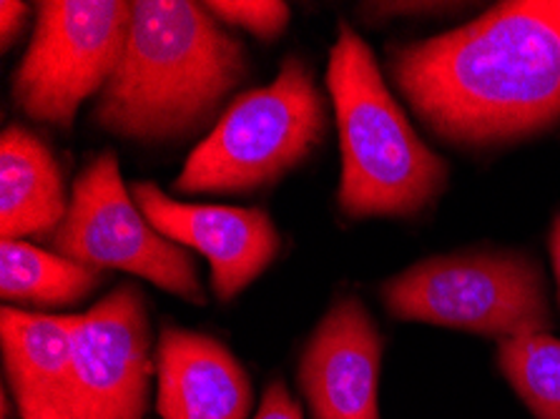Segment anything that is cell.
<instances>
[{
  "mask_svg": "<svg viewBox=\"0 0 560 419\" xmlns=\"http://www.w3.org/2000/svg\"><path fill=\"white\" fill-rule=\"evenodd\" d=\"M389 79L432 133L488 149L560 121V0L498 3L460 28L387 50Z\"/></svg>",
  "mask_w": 560,
  "mask_h": 419,
  "instance_id": "cell-1",
  "label": "cell"
},
{
  "mask_svg": "<svg viewBox=\"0 0 560 419\" xmlns=\"http://www.w3.org/2000/svg\"><path fill=\"white\" fill-rule=\"evenodd\" d=\"M247 79L242 40L207 5L139 0L121 61L98 93L91 124L129 141H172L197 131Z\"/></svg>",
  "mask_w": 560,
  "mask_h": 419,
  "instance_id": "cell-2",
  "label": "cell"
},
{
  "mask_svg": "<svg viewBox=\"0 0 560 419\" xmlns=\"http://www.w3.org/2000/svg\"><path fill=\"white\" fill-rule=\"evenodd\" d=\"M327 89L342 149L337 203L352 219L412 217L447 186V161L415 133L385 83L372 48L339 25L329 50Z\"/></svg>",
  "mask_w": 560,
  "mask_h": 419,
  "instance_id": "cell-3",
  "label": "cell"
},
{
  "mask_svg": "<svg viewBox=\"0 0 560 419\" xmlns=\"http://www.w3.org/2000/svg\"><path fill=\"white\" fill-rule=\"evenodd\" d=\"M327 131V104L300 56H287L271 83L242 93L189 153L174 189L247 194L300 166Z\"/></svg>",
  "mask_w": 560,
  "mask_h": 419,
  "instance_id": "cell-4",
  "label": "cell"
},
{
  "mask_svg": "<svg viewBox=\"0 0 560 419\" xmlns=\"http://www.w3.org/2000/svg\"><path fill=\"white\" fill-rule=\"evenodd\" d=\"M395 319L513 339L546 335L550 324L540 264L517 252L432 256L382 284Z\"/></svg>",
  "mask_w": 560,
  "mask_h": 419,
  "instance_id": "cell-5",
  "label": "cell"
},
{
  "mask_svg": "<svg viewBox=\"0 0 560 419\" xmlns=\"http://www.w3.org/2000/svg\"><path fill=\"white\" fill-rule=\"evenodd\" d=\"M19 71L13 101L31 121L73 126L81 104L112 81L129 38L133 3L46 0Z\"/></svg>",
  "mask_w": 560,
  "mask_h": 419,
  "instance_id": "cell-6",
  "label": "cell"
},
{
  "mask_svg": "<svg viewBox=\"0 0 560 419\" xmlns=\"http://www.w3.org/2000/svg\"><path fill=\"white\" fill-rule=\"evenodd\" d=\"M48 242L56 254L83 267L133 273L186 302L207 304L189 252L161 236L136 207L114 151L101 153L81 171L66 219Z\"/></svg>",
  "mask_w": 560,
  "mask_h": 419,
  "instance_id": "cell-7",
  "label": "cell"
},
{
  "mask_svg": "<svg viewBox=\"0 0 560 419\" xmlns=\"http://www.w3.org/2000/svg\"><path fill=\"white\" fill-rule=\"evenodd\" d=\"M79 419H147L156 352L147 296L118 284L86 314H73Z\"/></svg>",
  "mask_w": 560,
  "mask_h": 419,
  "instance_id": "cell-8",
  "label": "cell"
},
{
  "mask_svg": "<svg viewBox=\"0 0 560 419\" xmlns=\"http://www.w3.org/2000/svg\"><path fill=\"white\" fill-rule=\"evenodd\" d=\"M131 196L161 236L189 246L209 261L211 292L232 302L277 259L279 231L261 209L182 203L151 182H136Z\"/></svg>",
  "mask_w": 560,
  "mask_h": 419,
  "instance_id": "cell-9",
  "label": "cell"
},
{
  "mask_svg": "<svg viewBox=\"0 0 560 419\" xmlns=\"http://www.w3.org/2000/svg\"><path fill=\"white\" fill-rule=\"evenodd\" d=\"M382 335L358 296H342L304 347L296 380L312 419H380Z\"/></svg>",
  "mask_w": 560,
  "mask_h": 419,
  "instance_id": "cell-10",
  "label": "cell"
},
{
  "mask_svg": "<svg viewBox=\"0 0 560 419\" xmlns=\"http://www.w3.org/2000/svg\"><path fill=\"white\" fill-rule=\"evenodd\" d=\"M252 384L222 341L184 327L156 339V412L161 419H247Z\"/></svg>",
  "mask_w": 560,
  "mask_h": 419,
  "instance_id": "cell-11",
  "label": "cell"
},
{
  "mask_svg": "<svg viewBox=\"0 0 560 419\" xmlns=\"http://www.w3.org/2000/svg\"><path fill=\"white\" fill-rule=\"evenodd\" d=\"M73 314H36L3 306L0 345L21 419H79Z\"/></svg>",
  "mask_w": 560,
  "mask_h": 419,
  "instance_id": "cell-12",
  "label": "cell"
},
{
  "mask_svg": "<svg viewBox=\"0 0 560 419\" xmlns=\"http://www.w3.org/2000/svg\"><path fill=\"white\" fill-rule=\"evenodd\" d=\"M63 171L44 139L23 126L0 136V236H50L66 219Z\"/></svg>",
  "mask_w": 560,
  "mask_h": 419,
  "instance_id": "cell-13",
  "label": "cell"
},
{
  "mask_svg": "<svg viewBox=\"0 0 560 419\" xmlns=\"http://www.w3.org/2000/svg\"><path fill=\"white\" fill-rule=\"evenodd\" d=\"M104 271L83 267L23 238L0 244V296L5 302L68 306L101 287Z\"/></svg>",
  "mask_w": 560,
  "mask_h": 419,
  "instance_id": "cell-14",
  "label": "cell"
},
{
  "mask_svg": "<svg viewBox=\"0 0 560 419\" xmlns=\"http://www.w3.org/2000/svg\"><path fill=\"white\" fill-rule=\"evenodd\" d=\"M498 366L536 419H560V339L523 335L498 341Z\"/></svg>",
  "mask_w": 560,
  "mask_h": 419,
  "instance_id": "cell-15",
  "label": "cell"
},
{
  "mask_svg": "<svg viewBox=\"0 0 560 419\" xmlns=\"http://www.w3.org/2000/svg\"><path fill=\"white\" fill-rule=\"evenodd\" d=\"M224 25L242 28L261 40H275L290 25V5L282 0H211L203 3Z\"/></svg>",
  "mask_w": 560,
  "mask_h": 419,
  "instance_id": "cell-16",
  "label": "cell"
},
{
  "mask_svg": "<svg viewBox=\"0 0 560 419\" xmlns=\"http://www.w3.org/2000/svg\"><path fill=\"white\" fill-rule=\"evenodd\" d=\"M254 419H304V415H302V407L292 399L287 384L282 380H277L265 389L259 412Z\"/></svg>",
  "mask_w": 560,
  "mask_h": 419,
  "instance_id": "cell-17",
  "label": "cell"
},
{
  "mask_svg": "<svg viewBox=\"0 0 560 419\" xmlns=\"http://www.w3.org/2000/svg\"><path fill=\"white\" fill-rule=\"evenodd\" d=\"M25 13H28L25 3H13V0L0 3V46H3V50L11 48L13 38H19L25 23Z\"/></svg>",
  "mask_w": 560,
  "mask_h": 419,
  "instance_id": "cell-18",
  "label": "cell"
},
{
  "mask_svg": "<svg viewBox=\"0 0 560 419\" xmlns=\"http://www.w3.org/2000/svg\"><path fill=\"white\" fill-rule=\"evenodd\" d=\"M550 259H553V271H556L558 294H560V213L553 221V231H550Z\"/></svg>",
  "mask_w": 560,
  "mask_h": 419,
  "instance_id": "cell-19",
  "label": "cell"
},
{
  "mask_svg": "<svg viewBox=\"0 0 560 419\" xmlns=\"http://www.w3.org/2000/svg\"><path fill=\"white\" fill-rule=\"evenodd\" d=\"M0 417L11 419V407H8V395H3V405H0Z\"/></svg>",
  "mask_w": 560,
  "mask_h": 419,
  "instance_id": "cell-20",
  "label": "cell"
}]
</instances>
